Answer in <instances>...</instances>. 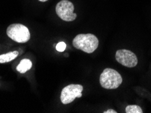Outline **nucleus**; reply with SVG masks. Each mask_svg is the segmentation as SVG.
<instances>
[{"mask_svg":"<svg viewBox=\"0 0 151 113\" xmlns=\"http://www.w3.org/2000/svg\"><path fill=\"white\" fill-rule=\"evenodd\" d=\"M123 82L121 74L112 68H105L101 72L99 83L103 88L107 90L116 89Z\"/></svg>","mask_w":151,"mask_h":113,"instance_id":"nucleus-2","label":"nucleus"},{"mask_svg":"<svg viewBox=\"0 0 151 113\" xmlns=\"http://www.w3.org/2000/svg\"><path fill=\"white\" fill-rule=\"evenodd\" d=\"M83 85L79 84H70L62 90L61 94V101L63 104L72 103L76 98L81 97Z\"/></svg>","mask_w":151,"mask_h":113,"instance_id":"nucleus-5","label":"nucleus"},{"mask_svg":"<svg viewBox=\"0 0 151 113\" xmlns=\"http://www.w3.org/2000/svg\"><path fill=\"white\" fill-rule=\"evenodd\" d=\"M7 35L17 43H25L30 39V32L26 26L21 24H12L6 30Z\"/></svg>","mask_w":151,"mask_h":113,"instance_id":"nucleus-3","label":"nucleus"},{"mask_svg":"<svg viewBox=\"0 0 151 113\" xmlns=\"http://www.w3.org/2000/svg\"><path fill=\"white\" fill-rule=\"evenodd\" d=\"M19 56V52L17 51L8 52L7 54L0 55V63H6L13 60Z\"/></svg>","mask_w":151,"mask_h":113,"instance_id":"nucleus-8","label":"nucleus"},{"mask_svg":"<svg viewBox=\"0 0 151 113\" xmlns=\"http://www.w3.org/2000/svg\"><path fill=\"white\" fill-rule=\"evenodd\" d=\"M126 113H142L143 110L137 105H129L125 108Z\"/></svg>","mask_w":151,"mask_h":113,"instance_id":"nucleus-9","label":"nucleus"},{"mask_svg":"<svg viewBox=\"0 0 151 113\" xmlns=\"http://www.w3.org/2000/svg\"><path fill=\"white\" fill-rule=\"evenodd\" d=\"M104 113H117V112L113 109H108L106 111H104Z\"/></svg>","mask_w":151,"mask_h":113,"instance_id":"nucleus-11","label":"nucleus"},{"mask_svg":"<svg viewBox=\"0 0 151 113\" xmlns=\"http://www.w3.org/2000/svg\"><path fill=\"white\" fill-rule=\"evenodd\" d=\"M66 49V43L63 41H61L57 44L56 45V50L59 52H62L65 51Z\"/></svg>","mask_w":151,"mask_h":113,"instance_id":"nucleus-10","label":"nucleus"},{"mask_svg":"<svg viewBox=\"0 0 151 113\" xmlns=\"http://www.w3.org/2000/svg\"><path fill=\"white\" fill-rule=\"evenodd\" d=\"M115 58L119 64L128 68L135 67L138 62L136 55L128 50H117Z\"/></svg>","mask_w":151,"mask_h":113,"instance_id":"nucleus-6","label":"nucleus"},{"mask_svg":"<svg viewBox=\"0 0 151 113\" xmlns=\"http://www.w3.org/2000/svg\"><path fill=\"white\" fill-rule=\"evenodd\" d=\"M40 1H42V2H45L46 1H48V0H39Z\"/></svg>","mask_w":151,"mask_h":113,"instance_id":"nucleus-12","label":"nucleus"},{"mask_svg":"<svg viewBox=\"0 0 151 113\" xmlns=\"http://www.w3.org/2000/svg\"><path fill=\"white\" fill-rule=\"evenodd\" d=\"M73 45L78 50L91 54L96 50L99 45V40L95 35L87 34L77 35L73 39Z\"/></svg>","mask_w":151,"mask_h":113,"instance_id":"nucleus-1","label":"nucleus"},{"mask_svg":"<svg viewBox=\"0 0 151 113\" xmlns=\"http://www.w3.org/2000/svg\"><path fill=\"white\" fill-rule=\"evenodd\" d=\"M56 13L60 18L66 22L74 21L77 14L74 12V6L68 0H61L56 6Z\"/></svg>","mask_w":151,"mask_h":113,"instance_id":"nucleus-4","label":"nucleus"},{"mask_svg":"<svg viewBox=\"0 0 151 113\" xmlns=\"http://www.w3.org/2000/svg\"><path fill=\"white\" fill-rule=\"evenodd\" d=\"M32 67V63L29 59H23L20 62L19 65L17 66V70L20 73H25Z\"/></svg>","mask_w":151,"mask_h":113,"instance_id":"nucleus-7","label":"nucleus"}]
</instances>
